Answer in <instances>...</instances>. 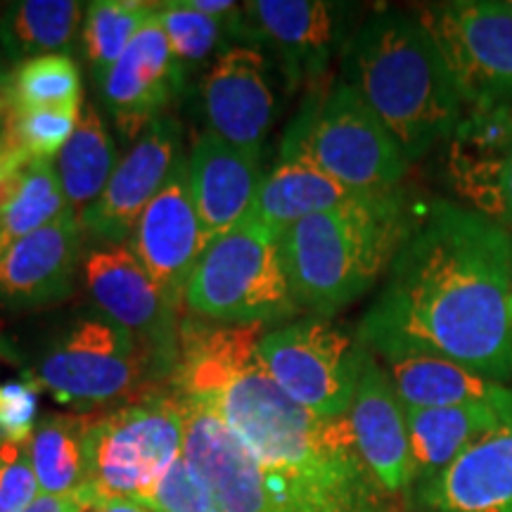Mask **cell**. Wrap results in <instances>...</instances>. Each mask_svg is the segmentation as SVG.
<instances>
[{"instance_id": "cell-1", "label": "cell", "mask_w": 512, "mask_h": 512, "mask_svg": "<svg viewBox=\"0 0 512 512\" xmlns=\"http://www.w3.org/2000/svg\"><path fill=\"white\" fill-rule=\"evenodd\" d=\"M259 332L261 325H181L176 396L214 411L252 453L273 512H399L363 463L347 415L316 418L266 375Z\"/></svg>"}, {"instance_id": "cell-2", "label": "cell", "mask_w": 512, "mask_h": 512, "mask_svg": "<svg viewBox=\"0 0 512 512\" xmlns=\"http://www.w3.org/2000/svg\"><path fill=\"white\" fill-rule=\"evenodd\" d=\"M356 335L375 356H441L512 384L510 230L458 202L432 200Z\"/></svg>"}, {"instance_id": "cell-3", "label": "cell", "mask_w": 512, "mask_h": 512, "mask_svg": "<svg viewBox=\"0 0 512 512\" xmlns=\"http://www.w3.org/2000/svg\"><path fill=\"white\" fill-rule=\"evenodd\" d=\"M342 79L366 100L408 162L453 136L467 114L437 43L418 15L380 10L349 36Z\"/></svg>"}, {"instance_id": "cell-4", "label": "cell", "mask_w": 512, "mask_h": 512, "mask_svg": "<svg viewBox=\"0 0 512 512\" xmlns=\"http://www.w3.org/2000/svg\"><path fill=\"white\" fill-rule=\"evenodd\" d=\"M418 219L399 188L366 192L283 230V259L299 309L330 318L373 290Z\"/></svg>"}, {"instance_id": "cell-5", "label": "cell", "mask_w": 512, "mask_h": 512, "mask_svg": "<svg viewBox=\"0 0 512 512\" xmlns=\"http://www.w3.org/2000/svg\"><path fill=\"white\" fill-rule=\"evenodd\" d=\"M280 159H302L356 192L399 188L406 152L344 79L316 88L287 128Z\"/></svg>"}, {"instance_id": "cell-6", "label": "cell", "mask_w": 512, "mask_h": 512, "mask_svg": "<svg viewBox=\"0 0 512 512\" xmlns=\"http://www.w3.org/2000/svg\"><path fill=\"white\" fill-rule=\"evenodd\" d=\"M183 302L219 325H266L297 316L283 259V230L249 214L209 242L185 285Z\"/></svg>"}, {"instance_id": "cell-7", "label": "cell", "mask_w": 512, "mask_h": 512, "mask_svg": "<svg viewBox=\"0 0 512 512\" xmlns=\"http://www.w3.org/2000/svg\"><path fill=\"white\" fill-rule=\"evenodd\" d=\"M183 444L185 420L176 396L147 399L91 418L83 489L95 508L112 498L138 501L183 456Z\"/></svg>"}, {"instance_id": "cell-8", "label": "cell", "mask_w": 512, "mask_h": 512, "mask_svg": "<svg viewBox=\"0 0 512 512\" xmlns=\"http://www.w3.org/2000/svg\"><path fill=\"white\" fill-rule=\"evenodd\" d=\"M256 356L292 401L335 420L349 415L368 349L332 318L306 316L261 335Z\"/></svg>"}, {"instance_id": "cell-9", "label": "cell", "mask_w": 512, "mask_h": 512, "mask_svg": "<svg viewBox=\"0 0 512 512\" xmlns=\"http://www.w3.org/2000/svg\"><path fill=\"white\" fill-rule=\"evenodd\" d=\"M415 15L437 43L467 112L512 110L508 0H446Z\"/></svg>"}, {"instance_id": "cell-10", "label": "cell", "mask_w": 512, "mask_h": 512, "mask_svg": "<svg viewBox=\"0 0 512 512\" xmlns=\"http://www.w3.org/2000/svg\"><path fill=\"white\" fill-rule=\"evenodd\" d=\"M145 370L140 339L110 318H88L43 356L27 375L38 392L60 403L105 406L138 387Z\"/></svg>"}, {"instance_id": "cell-11", "label": "cell", "mask_w": 512, "mask_h": 512, "mask_svg": "<svg viewBox=\"0 0 512 512\" xmlns=\"http://www.w3.org/2000/svg\"><path fill=\"white\" fill-rule=\"evenodd\" d=\"M444 145L458 204L512 233V110L467 112Z\"/></svg>"}, {"instance_id": "cell-12", "label": "cell", "mask_w": 512, "mask_h": 512, "mask_svg": "<svg viewBox=\"0 0 512 512\" xmlns=\"http://www.w3.org/2000/svg\"><path fill=\"white\" fill-rule=\"evenodd\" d=\"M131 247L171 304L183 302L185 285L209 247L192 202L188 159H178L133 230Z\"/></svg>"}, {"instance_id": "cell-13", "label": "cell", "mask_w": 512, "mask_h": 512, "mask_svg": "<svg viewBox=\"0 0 512 512\" xmlns=\"http://www.w3.org/2000/svg\"><path fill=\"white\" fill-rule=\"evenodd\" d=\"M181 157V128L176 121L169 117L152 121L117 164L98 202L79 216L83 233L114 245L133 238L140 214Z\"/></svg>"}, {"instance_id": "cell-14", "label": "cell", "mask_w": 512, "mask_h": 512, "mask_svg": "<svg viewBox=\"0 0 512 512\" xmlns=\"http://www.w3.org/2000/svg\"><path fill=\"white\" fill-rule=\"evenodd\" d=\"M202 100L209 131L230 145L261 155L273 124L275 95L266 55L259 48L223 50L204 74Z\"/></svg>"}, {"instance_id": "cell-15", "label": "cell", "mask_w": 512, "mask_h": 512, "mask_svg": "<svg viewBox=\"0 0 512 512\" xmlns=\"http://www.w3.org/2000/svg\"><path fill=\"white\" fill-rule=\"evenodd\" d=\"M176 399L185 420L183 458L207 486L216 512H273L259 463L226 422L202 403Z\"/></svg>"}, {"instance_id": "cell-16", "label": "cell", "mask_w": 512, "mask_h": 512, "mask_svg": "<svg viewBox=\"0 0 512 512\" xmlns=\"http://www.w3.org/2000/svg\"><path fill=\"white\" fill-rule=\"evenodd\" d=\"M83 280L105 318L133 332L138 339L171 347V320L176 306L164 297L152 275L126 242H105L83 256Z\"/></svg>"}, {"instance_id": "cell-17", "label": "cell", "mask_w": 512, "mask_h": 512, "mask_svg": "<svg viewBox=\"0 0 512 512\" xmlns=\"http://www.w3.org/2000/svg\"><path fill=\"white\" fill-rule=\"evenodd\" d=\"M181 62L171 50L159 15L140 29L124 55L100 79L105 105L126 138H140L162 117V107L181 86Z\"/></svg>"}, {"instance_id": "cell-18", "label": "cell", "mask_w": 512, "mask_h": 512, "mask_svg": "<svg viewBox=\"0 0 512 512\" xmlns=\"http://www.w3.org/2000/svg\"><path fill=\"white\" fill-rule=\"evenodd\" d=\"M347 418L358 453L377 484L394 498L413 491L406 408L396 394L387 368L370 351L358 375L356 396Z\"/></svg>"}, {"instance_id": "cell-19", "label": "cell", "mask_w": 512, "mask_h": 512, "mask_svg": "<svg viewBox=\"0 0 512 512\" xmlns=\"http://www.w3.org/2000/svg\"><path fill=\"white\" fill-rule=\"evenodd\" d=\"M83 228L76 211L36 230L0 256V304L38 309L72 294Z\"/></svg>"}, {"instance_id": "cell-20", "label": "cell", "mask_w": 512, "mask_h": 512, "mask_svg": "<svg viewBox=\"0 0 512 512\" xmlns=\"http://www.w3.org/2000/svg\"><path fill=\"white\" fill-rule=\"evenodd\" d=\"M254 31L280 50L292 86L318 81L332 53L347 46V5L328 0L247 3Z\"/></svg>"}, {"instance_id": "cell-21", "label": "cell", "mask_w": 512, "mask_h": 512, "mask_svg": "<svg viewBox=\"0 0 512 512\" xmlns=\"http://www.w3.org/2000/svg\"><path fill=\"white\" fill-rule=\"evenodd\" d=\"M259 159V152L230 145L209 128L192 147L188 159L190 192L207 242L226 235L252 214L264 181Z\"/></svg>"}, {"instance_id": "cell-22", "label": "cell", "mask_w": 512, "mask_h": 512, "mask_svg": "<svg viewBox=\"0 0 512 512\" xmlns=\"http://www.w3.org/2000/svg\"><path fill=\"white\" fill-rule=\"evenodd\" d=\"M413 491L425 512H512V420Z\"/></svg>"}, {"instance_id": "cell-23", "label": "cell", "mask_w": 512, "mask_h": 512, "mask_svg": "<svg viewBox=\"0 0 512 512\" xmlns=\"http://www.w3.org/2000/svg\"><path fill=\"white\" fill-rule=\"evenodd\" d=\"M375 358L387 368L403 408H512V384L491 380L448 358L415 351H389Z\"/></svg>"}, {"instance_id": "cell-24", "label": "cell", "mask_w": 512, "mask_h": 512, "mask_svg": "<svg viewBox=\"0 0 512 512\" xmlns=\"http://www.w3.org/2000/svg\"><path fill=\"white\" fill-rule=\"evenodd\" d=\"M508 420H512V408L501 406L406 408L413 489L439 477L467 448Z\"/></svg>"}, {"instance_id": "cell-25", "label": "cell", "mask_w": 512, "mask_h": 512, "mask_svg": "<svg viewBox=\"0 0 512 512\" xmlns=\"http://www.w3.org/2000/svg\"><path fill=\"white\" fill-rule=\"evenodd\" d=\"M361 195L366 192L347 188L302 159H280L271 174L261 181L252 214L285 230L313 214L342 207Z\"/></svg>"}, {"instance_id": "cell-26", "label": "cell", "mask_w": 512, "mask_h": 512, "mask_svg": "<svg viewBox=\"0 0 512 512\" xmlns=\"http://www.w3.org/2000/svg\"><path fill=\"white\" fill-rule=\"evenodd\" d=\"M117 164V147L102 124L100 112L93 105H86L72 140L55 159L62 190L76 214L81 216L98 202Z\"/></svg>"}, {"instance_id": "cell-27", "label": "cell", "mask_w": 512, "mask_h": 512, "mask_svg": "<svg viewBox=\"0 0 512 512\" xmlns=\"http://www.w3.org/2000/svg\"><path fill=\"white\" fill-rule=\"evenodd\" d=\"M88 415H46L29 441V460L41 494L62 496L86 486Z\"/></svg>"}, {"instance_id": "cell-28", "label": "cell", "mask_w": 512, "mask_h": 512, "mask_svg": "<svg viewBox=\"0 0 512 512\" xmlns=\"http://www.w3.org/2000/svg\"><path fill=\"white\" fill-rule=\"evenodd\" d=\"M81 15L76 0H17L0 17V50L19 62L60 53L74 41Z\"/></svg>"}, {"instance_id": "cell-29", "label": "cell", "mask_w": 512, "mask_h": 512, "mask_svg": "<svg viewBox=\"0 0 512 512\" xmlns=\"http://www.w3.org/2000/svg\"><path fill=\"white\" fill-rule=\"evenodd\" d=\"M5 86L10 114L81 107L83 100L79 64L64 53L19 62L8 74Z\"/></svg>"}, {"instance_id": "cell-30", "label": "cell", "mask_w": 512, "mask_h": 512, "mask_svg": "<svg viewBox=\"0 0 512 512\" xmlns=\"http://www.w3.org/2000/svg\"><path fill=\"white\" fill-rule=\"evenodd\" d=\"M69 211L74 209L64 195L55 162H31L24 169L15 197L0 216V256Z\"/></svg>"}, {"instance_id": "cell-31", "label": "cell", "mask_w": 512, "mask_h": 512, "mask_svg": "<svg viewBox=\"0 0 512 512\" xmlns=\"http://www.w3.org/2000/svg\"><path fill=\"white\" fill-rule=\"evenodd\" d=\"M157 3L143 0H95L88 5L83 22V48L95 79H102L124 55L140 29L155 17Z\"/></svg>"}, {"instance_id": "cell-32", "label": "cell", "mask_w": 512, "mask_h": 512, "mask_svg": "<svg viewBox=\"0 0 512 512\" xmlns=\"http://www.w3.org/2000/svg\"><path fill=\"white\" fill-rule=\"evenodd\" d=\"M81 112L83 107H62L10 114L0 131V140L29 162H55L76 133Z\"/></svg>"}, {"instance_id": "cell-33", "label": "cell", "mask_w": 512, "mask_h": 512, "mask_svg": "<svg viewBox=\"0 0 512 512\" xmlns=\"http://www.w3.org/2000/svg\"><path fill=\"white\" fill-rule=\"evenodd\" d=\"M157 15L162 22L164 34L169 38L178 62H202L214 53L219 46L223 29V19L202 15L190 10L183 0L174 3H157Z\"/></svg>"}, {"instance_id": "cell-34", "label": "cell", "mask_w": 512, "mask_h": 512, "mask_svg": "<svg viewBox=\"0 0 512 512\" xmlns=\"http://www.w3.org/2000/svg\"><path fill=\"white\" fill-rule=\"evenodd\" d=\"M152 512H216L214 498L183 456L138 498Z\"/></svg>"}, {"instance_id": "cell-35", "label": "cell", "mask_w": 512, "mask_h": 512, "mask_svg": "<svg viewBox=\"0 0 512 512\" xmlns=\"http://www.w3.org/2000/svg\"><path fill=\"white\" fill-rule=\"evenodd\" d=\"M38 425V387L29 377L0 382V444L29 446Z\"/></svg>"}, {"instance_id": "cell-36", "label": "cell", "mask_w": 512, "mask_h": 512, "mask_svg": "<svg viewBox=\"0 0 512 512\" xmlns=\"http://www.w3.org/2000/svg\"><path fill=\"white\" fill-rule=\"evenodd\" d=\"M38 494L29 446L0 444V512H24Z\"/></svg>"}, {"instance_id": "cell-37", "label": "cell", "mask_w": 512, "mask_h": 512, "mask_svg": "<svg viewBox=\"0 0 512 512\" xmlns=\"http://www.w3.org/2000/svg\"><path fill=\"white\" fill-rule=\"evenodd\" d=\"M95 510V501L86 489L72 491V494L62 496H50V494H38L34 503L29 505L24 512H88Z\"/></svg>"}, {"instance_id": "cell-38", "label": "cell", "mask_w": 512, "mask_h": 512, "mask_svg": "<svg viewBox=\"0 0 512 512\" xmlns=\"http://www.w3.org/2000/svg\"><path fill=\"white\" fill-rule=\"evenodd\" d=\"M29 164V159H24L15 150H10V147L0 140V181H8V178L22 174Z\"/></svg>"}, {"instance_id": "cell-39", "label": "cell", "mask_w": 512, "mask_h": 512, "mask_svg": "<svg viewBox=\"0 0 512 512\" xmlns=\"http://www.w3.org/2000/svg\"><path fill=\"white\" fill-rule=\"evenodd\" d=\"M183 3L188 5L190 10H197L202 12V15L219 19L238 12V3H233V0H183Z\"/></svg>"}, {"instance_id": "cell-40", "label": "cell", "mask_w": 512, "mask_h": 512, "mask_svg": "<svg viewBox=\"0 0 512 512\" xmlns=\"http://www.w3.org/2000/svg\"><path fill=\"white\" fill-rule=\"evenodd\" d=\"M93 512H152L147 510L145 505H140L138 501H131V498H112V501H105L98 505Z\"/></svg>"}, {"instance_id": "cell-41", "label": "cell", "mask_w": 512, "mask_h": 512, "mask_svg": "<svg viewBox=\"0 0 512 512\" xmlns=\"http://www.w3.org/2000/svg\"><path fill=\"white\" fill-rule=\"evenodd\" d=\"M8 76H0V131H3L5 121H8L10 105H8V86H5Z\"/></svg>"}, {"instance_id": "cell-42", "label": "cell", "mask_w": 512, "mask_h": 512, "mask_svg": "<svg viewBox=\"0 0 512 512\" xmlns=\"http://www.w3.org/2000/svg\"><path fill=\"white\" fill-rule=\"evenodd\" d=\"M0 361H8V363H12V361H17V356H15V351H12L8 344L3 342V339H0Z\"/></svg>"}, {"instance_id": "cell-43", "label": "cell", "mask_w": 512, "mask_h": 512, "mask_svg": "<svg viewBox=\"0 0 512 512\" xmlns=\"http://www.w3.org/2000/svg\"><path fill=\"white\" fill-rule=\"evenodd\" d=\"M508 3H510V8H512V0H508Z\"/></svg>"}, {"instance_id": "cell-44", "label": "cell", "mask_w": 512, "mask_h": 512, "mask_svg": "<svg viewBox=\"0 0 512 512\" xmlns=\"http://www.w3.org/2000/svg\"><path fill=\"white\" fill-rule=\"evenodd\" d=\"M0 216H3V211H0Z\"/></svg>"}]
</instances>
